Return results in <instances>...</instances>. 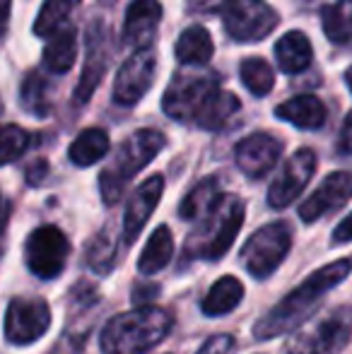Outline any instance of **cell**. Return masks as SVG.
Returning <instances> with one entry per match:
<instances>
[{
    "mask_svg": "<svg viewBox=\"0 0 352 354\" xmlns=\"http://www.w3.org/2000/svg\"><path fill=\"white\" fill-rule=\"evenodd\" d=\"M162 106L174 121L217 131L239 111V99L220 89L210 75H178L167 87Z\"/></svg>",
    "mask_w": 352,
    "mask_h": 354,
    "instance_id": "6da1fadb",
    "label": "cell"
},
{
    "mask_svg": "<svg viewBox=\"0 0 352 354\" xmlns=\"http://www.w3.org/2000/svg\"><path fill=\"white\" fill-rule=\"evenodd\" d=\"M350 272H352V263L348 258L319 268L314 275H309L299 287L292 289L277 306H272L270 311L256 323L254 337L256 340H272V337L285 335L292 328L302 326V323L306 321V316L319 306L321 297H324L326 292H331L333 287H338Z\"/></svg>",
    "mask_w": 352,
    "mask_h": 354,
    "instance_id": "7a4b0ae2",
    "label": "cell"
},
{
    "mask_svg": "<svg viewBox=\"0 0 352 354\" xmlns=\"http://www.w3.org/2000/svg\"><path fill=\"white\" fill-rule=\"evenodd\" d=\"M172 330V316L157 306H138L118 313L104 326L99 345L104 354H147Z\"/></svg>",
    "mask_w": 352,
    "mask_h": 354,
    "instance_id": "3957f363",
    "label": "cell"
},
{
    "mask_svg": "<svg viewBox=\"0 0 352 354\" xmlns=\"http://www.w3.org/2000/svg\"><path fill=\"white\" fill-rule=\"evenodd\" d=\"M244 224V203L237 196L220 193L210 210L203 214V227L188 241V253L203 261H220L234 243Z\"/></svg>",
    "mask_w": 352,
    "mask_h": 354,
    "instance_id": "277c9868",
    "label": "cell"
},
{
    "mask_svg": "<svg viewBox=\"0 0 352 354\" xmlns=\"http://www.w3.org/2000/svg\"><path fill=\"white\" fill-rule=\"evenodd\" d=\"M165 147V136L152 128H142V131L133 133L126 142L118 147L116 159L111 167H106L99 176V191L106 205H113L118 198L123 196L126 183L136 176L140 169H145L157 154Z\"/></svg>",
    "mask_w": 352,
    "mask_h": 354,
    "instance_id": "5b68a950",
    "label": "cell"
},
{
    "mask_svg": "<svg viewBox=\"0 0 352 354\" xmlns=\"http://www.w3.org/2000/svg\"><path fill=\"white\" fill-rule=\"evenodd\" d=\"M292 248V232L287 222H272L261 227L249 236V241L241 248V261L249 275L256 280H266L280 268Z\"/></svg>",
    "mask_w": 352,
    "mask_h": 354,
    "instance_id": "8992f818",
    "label": "cell"
},
{
    "mask_svg": "<svg viewBox=\"0 0 352 354\" xmlns=\"http://www.w3.org/2000/svg\"><path fill=\"white\" fill-rule=\"evenodd\" d=\"M352 330V313L340 308L333 316L324 318L316 326L302 328L282 347V354H338L348 345Z\"/></svg>",
    "mask_w": 352,
    "mask_h": 354,
    "instance_id": "52a82bcc",
    "label": "cell"
},
{
    "mask_svg": "<svg viewBox=\"0 0 352 354\" xmlns=\"http://www.w3.org/2000/svg\"><path fill=\"white\" fill-rule=\"evenodd\" d=\"M225 29L234 41H263L277 27V15L266 0H225L222 5Z\"/></svg>",
    "mask_w": 352,
    "mask_h": 354,
    "instance_id": "ba28073f",
    "label": "cell"
},
{
    "mask_svg": "<svg viewBox=\"0 0 352 354\" xmlns=\"http://www.w3.org/2000/svg\"><path fill=\"white\" fill-rule=\"evenodd\" d=\"M68 256H71L68 236L51 224L34 229L24 243V258H27L29 270L41 280H53L61 275L66 270Z\"/></svg>",
    "mask_w": 352,
    "mask_h": 354,
    "instance_id": "9c48e42d",
    "label": "cell"
},
{
    "mask_svg": "<svg viewBox=\"0 0 352 354\" xmlns=\"http://www.w3.org/2000/svg\"><path fill=\"white\" fill-rule=\"evenodd\" d=\"M51 328V308L44 299H12L5 313V337L22 347L37 342Z\"/></svg>",
    "mask_w": 352,
    "mask_h": 354,
    "instance_id": "30bf717a",
    "label": "cell"
},
{
    "mask_svg": "<svg viewBox=\"0 0 352 354\" xmlns=\"http://www.w3.org/2000/svg\"><path fill=\"white\" fill-rule=\"evenodd\" d=\"M314 171H316V154L311 149H297L285 162V167L280 169L275 181H272L270 191H268V205L275 207V210H282L292 201H297V196L311 181Z\"/></svg>",
    "mask_w": 352,
    "mask_h": 354,
    "instance_id": "8fae6325",
    "label": "cell"
},
{
    "mask_svg": "<svg viewBox=\"0 0 352 354\" xmlns=\"http://www.w3.org/2000/svg\"><path fill=\"white\" fill-rule=\"evenodd\" d=\"M155 53L152 48H138L131 58L121 66L113 84V99L123 106H133L147 94L155 80Z\"/></svg>",
    "mask_w": 352,
    "mask_h": 354,
    "instance_id": "7c38bea8",
    "label": "cell"
},
{
    "mask_svg": "<svg viewBox=\"0 0 352 354\" xmlns=\"http://www.w3.org/2000/svg\"><path fill=\"white\" fill-rule=\"evenodd\" d=\"M352 198V174L350 171H335L324 178L319 188L299 205V217L304 222H316L324 214L340 210Z\"/></svg>",
    "mask_w": 352,
    "mask_h": 354,
    "instance_id": "4fadbf2b",
    "label": "cell"
},
{
    "mask_svg": "<svg viewBox=\"0 0 352 354\" xmlns=\"http://www.w3.org/2000/svg\"><path fill=\"white\" fill-rule=\"evenodd\" d=\"M282 154V142L268 133H254L234 147V157L239 169L251 178H261L277 164Z\"/></svg>",
    "mask_w": 352,
    "mask_h": 354,
    "instance_id": "5bb4252c",
    "label": "cell"
},
{
    "mask_svg": "<svg viewBox=\"0 0 352 354\" xmlns=\"http://www.w3.org/2000/svg\"><path fill=\"white\" fill-rule=\"evenodd\" d=\"M162 191H165V178L157 174V176L142 181L138 191L131 196L126 205V214H123V243L126 246H131L138 239V234L142 232V227L147 224L150 214L155 212L157 203H160Z\"/></svg>",
    "mask_w": 352,
    "mask_h": 354,
    "instance_id": "9a60e30c",
    "label": "cell"
},
{
    "mask_svg": "<svg viewBox=\"0 0 352 354\" xmlns=\"http://www.w3.org/2000/svg\"><path fill=\"white\" fill-rule=\"evenodd\" d=\"M162 19V5L157 0H136L131 3L123 22V41L133 48H150Z\"/></svg>",
    "mask_w": 352,
    "mask_h": 354,
    "instance_id": "2e32d148",
    "label": "cell"
},
{
    "mask_svg": "<svg viewBox=\"0 0 352 354\" xmlns=\"http://www.w3.org/2000/svg\"><path fill=\"white\" fill-rule=\"evenodd\" d=\"M275 116L282 121L292 123L297 128H304V131H314L321 128L326 121V106L319 97L314 94H297V97L287 99L285 104L275 109Z\"/></svg>",
    "mask_w": 352,
    "mask_h": 354,
    "instance_id": "e0dca14e",
    "label": "cell"
},
{
    "mask_svg": "<svg viewBox=\"0 0 352 354\" xmlns=\"http://www.w3.org/2000/svg\"><path fill=\"white\" fill-rule=\"evenodd\" d=\"M275 58L277 66H280L282 73L287 75H297L311 66V58H314V51H311V44L306 39L304 32H287L280 41L275 44Z\"/></svg>",
    "mask_w": 352,
    "mask_h": 354,
    "instance_id": "ac0fdd59",
    "label": "cell"
},
{
    "mask_svg": "<svg viewBox=\"0 0 352 354\" xmlns=\"http://www.w3.org/2000/svg\"><path fill=\"white\" fill-rule=\"evenodd\" d=\"M172 256H174V239H172L169 227L162 224V227H157L152 232L150 241L142 248L140 261H138V270L142 275H157V272L169 266Z\"/></svg>",
    "mask_w": 352,
    "mask_h": 354,
    "instance_id": "d6986e66",
    "label": "cell"
},
{
    "mask_svg": "<svg viewBox=\"0 0 352 354\" xmlns=\"http://www.w3.org/2000/svg\"><path fill=\"white\" fill-rule=\"evenodd\" d=\"M244 299V284L237 277L225 275L220 277L210 287V292L203 299V313L205 316H225V313L234 311L239 306V301Z\"/></svg>",
    "mask_w": 352,
    "mask_h": 354,
    "instance_id": "ffe728a7",
    "label": "cell"
},
{
    "mask_svg": "<svg viewBox=\"0 0 352 354\" xmlns=\"http://www.w3.org/2000/svg\"><path fill=\"white\" fill-rule=\"evenodd\" d=\"M77 58L75 29L61 27L51 34L46 48H44V63L51 73H68Z\"/></svg>",
    "mask_w": 352,
    "mask_h": 354,
    "instance_id": "44dd1931",
    "label": "cell"
},
{
    "mask_svg": "<svg viewBox=\"0 0 352 354\" xmlns=\"http://www.w3.org/2000/svg\"><path fill=\"white\" fill-rule=\"evenodd\" d=\"M106 152H109V136L102 128H87V131H82L73 140L71 149H68L71 162L75 167H92L102 157H106Z\"/></svg>",
    "mask_w": 352,
    "mask_h": 354,
    "instance_id": "7402d4cb",
    "label": "cell"
},
{
    "mask_svg": "<svg viewBox=\"0 0 352 354\" xmlns=\"http://www.w3.org/2000/svg\"><path fill=\"white\" fill-rule=\"evenodd\" d=\"M176 58L186 66H203L212 58V39L207 34V29L203 27H188L186 32L178 37Z\"/></svg>",
    "mask_w": 352,
    "mask_h": 354,
    "instance_id": "603a6c76",
    "label": "cell"
},
{
    "mask_svg": "<svg viewBox=\"0 0 352 354\" xmlns=\"http://www.w3.org/2000/svg\"><path fill=\"white\" fill-rule=\"evenodd\" d=\"M324 32L338 46H352V0H338L321 12Z\"/></svg>",
    "mask_w": 352,
    "mask_h": 354,
    "instance_id": "cb8c5ba5",
    "label": "cell"
},
{
    "mask_svg": "<svg viewBox=\"0 0 352 354\" xmlns=\"http://www.w3.org/2000/svg\"><path fill=\"white\" fill-rule=\"evenodd\" d=\"M220 196L217 191V178H205L201 181L186 198H183L181 207H178V214L183 219H201L203 214L210 210V205L215 203V198Z\"/></svg>",
    "mask_w": 352,
    "mask_h": 354,
    "instance_id": "d4e9b609",
    "label": "cell"
},
{
    "mask_svg": "<svg viewBox=\"0 0 352 354\" xmlns=\"http://www.w3.org/2000/svg\"><path fill=\"white\" fill-rule=\"evenodd\" d=\"M239 73L246 89L251 94H256V97H266L272 89V84H275V73H272V68L268 66L263 58H244Z\"/></svg>",
    "mask_w": 352,
    "mask_h": 354,
    "instance_id": "484cf974",
    "label": "cell"
},
{
    "mask_svg": "<svg viewBox=\"0 0 352 354\" xmlns=\"http://www.w3.org/2000/svg\"><path fill=\"white\" fill-rule=\"evenodd\" d=\"M71 8H73L71 0H46L37 15L34 34H39V37H51L56 29H61L63 24H66L68 15H71Z\"/></svg>",
    "mask_w": 352,
    "mask_h": 354,
    "instance_id": "4316f807",
    "label": "cell"
},
{
    "mask_svg": "<svg viewBox=\"0 0 352 354\" xmlns=\"http://www.w3.org/2000/svg\"><path fill=\"white\" fill-rule=\"evenodd\" d=\"M27 145H29L27 131H22L19 126H0V167L22 157Z\"/></svg>",
    "mask_w": 352,
    "mask_h": 354,
    "instance_id": "83f0119b",
    "label": "cell"
},
{
    "mask_svg": "<svg viewBox=\"0 0 352 354\" xmlns=\"http://www.w3.org/2000/svg\"><path fill=\"white\" fill-rule=\"evenodd\" d=\"M44 89H46V84H44V80L39 77L37 73H29L27 80H24L22 84V104L27 111L37 113V116H41V113H46V97H44Z\"/></svg>",
    "mask_w": 352,
    "mask_h": 354,
    "instance_id": "f1b7e54d",
    "label": "cell"
},
{
    "mask_svg": "<svg viewBox=\"0 0 352 354\" xmlns=\"http://www.w3.org/2000/svg\"><path fill=\"white\" fill-rule=\"evenodd\" d=\"M113 258H116V248H113L111 241H106L104 236L94 239L87 248V261L89 268L99 275H106L109 270L113 268Z\"/></svg>",
    "mask_w": 352,
    "mask_h": 354,
    "instance_id": "f546056e",
    "label": "cell"
},
{
    "mask_svg": "<svg viewBox=\"0 0 352 354\" xmlns=\"http://www.w3.org/2000/svg\"><path fill=\"white\" fill-rule=\"evenodd\" d=\"M102 73H104V61L92 53V56H89V61H87V66H85V73H82L80 87L75 89V102L85 104L87 99L92 97L94 87L102 82Z\"/></svg>",
    "mask_w": 352,
    "mask_h": 354,
    "instance_id": "4dcf8cb0",
    "label": "cell"
},
{
    "mask_svg": "<svg viewBox=\"0 0 352 354\" xmlns=\"http://www.w3.org/2000/svg\"><path fill=\"white\" fill-rule=\"evenodd\" d=\"M234 347V337L232 335H215L205 342L196 354H230Z\"/></svg>",
    "mask_w": 352,
    "mask_h": 354,
    "instance_id": "1f68e13d",
    "label": "cell"
},
{
    "mask_svg": "<svg viewBox=\"0 0 352 354\" xmlns=\"http://www.w3.org/2000/svg\"><path fill=\"white\" fill-rule=\"evenodd\" d=\"M350 241H352V212L338 224V227H335V232H333V243H350Z\"/></svg>",
    "mask_w": 352,
    "mask_h": 354,
    "instance_id": "d6a6232c",
    "label": "cell"
},
{
    "mask_svg": "<svg viewBox=\"0 0 352 354\" xmlns=\"http://www.w3.org/2000/svg\"><path fill=\"white\" fill-rule=\"evenodd\" d=\"M225 5V0H188L191 12H215Z\"/></svg>",
    "mask_w": 352,
    "mask_h": 354,
    "instance_id": "836d02e7",
    "label": "cell"
},
{
    "mask_svg": "<svg viewBox=\"0 0 352 354\" xmlns=\"http://www.w3.org/2000/svg\"><path fill=\"white\" fill-rule=\"evenodd\" d=\"M340 152L352 154V113L343 123V133H340Z\"/></svg>",
    "mask_w": 352,
    "mask_h": 354,
    "instance_id": "e575fe53",
    "label": "cell"
},
{
    "mask_svg": "<svg viewBox=\"0 0 352 354\" xmlns=\"http://www.w3.org/2000/svg\"><path fill=\"white\" fill-rule=\"evenodd\" d=\"M155 294H160V287H136L133 289V301H140V306H145L147 301H150V297H155Z\"/></svg>",
    "mask_w": 352,
    "mask_h": 354,
    "instance_id": "d590c367",
    "label": "cell"
},
{
    "mask_svg": "<svg viewBox=\"0 0 352 354\" xmlns=\"http://www.w3.org/2000/svg\"><path fill=\"white\" fill-rule=\"evenodd\" d=\"M10 15V0H0V32L5 29V22H8Z\"/></svg>",
    "mask_w": 352,
    "mask_h": 354,
    "instance_id": "8d00e7d4",
    "label": "cell"
},
{
    "mask_svg": "<svg viewBox=\"0 0 352 354\" xmlns=\"http://www.w3.org/2000/svg\"><path fill=\"white\" fill-rule=\"evenodd\" d=\"M345 82H348V87L352 92V68H348V73H345Z\"/></svg>",
    "mask_w": 352,
    "mask_h": 354,
    "instance_id": "74e56055",
    "label": "cell"
},
{
    "mask_svg": "<svg viewBox=\"0 0 352 354\" xmlns=\"http://www.w3.org/2000/svg\"><path fill=\"white\" fill-rule=\"evenodd\" d=\"M0 229H3V217H0Z\"/></svg>",
    "mask_w": 352,
    "mask_h": 354,
    "instance_id": "f35d334b",
    "label": "cell"
}]
</instances>
